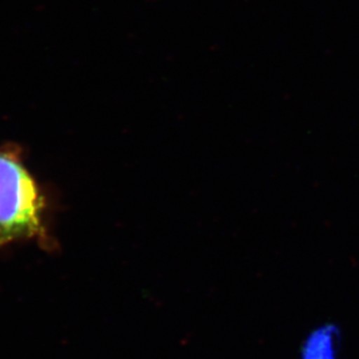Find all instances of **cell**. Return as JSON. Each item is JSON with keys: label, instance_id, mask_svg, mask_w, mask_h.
Returning a JSON list of instances; mask_svg holds the SVG:
<instances>
[{"label": "cell", "instance_id": "obj_1", "mask_svg": "<svg viewBox=\"0 0 359 359\" xmlns=\"http://www.w3.org/2000/svg\"><path fill=\"white\" fill-rule=\"evenodd\" d=\"M44 214L46 201L20 148L12 143L0 146V249L20 241L53 249Z\"/></svg>", "mask_w": 359, "mask_h": 359}, {"label": "cell", "instance_id": "obj_2", "mask_svg": "<svg viewBox=\"0 0 359 359\" xmlns=\"http://www.w3.org/2000/svg\"><path fill=\"white\" fill-rule=\"evenodd\" d=\"M339 332L323 325L309 332L302 346V359H339Z\"/></svg>", "mask_w": 359, "mask_h": 359}]
</instances>
